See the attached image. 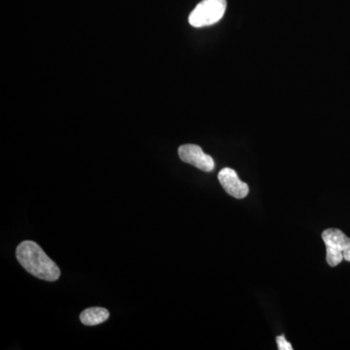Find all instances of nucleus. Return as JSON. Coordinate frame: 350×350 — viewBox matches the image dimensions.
I'll return each instance as SVG.
<instances>
[{"instance_id":"f257e3e1","label":"nucleus","mask_w":350,"mask_h":350,"mask_svg":"<svg viewBox=\"0 0 350 350\" xmlns=\"http://www.w3.org/2000/svg\"><path fill=\"white\" fill-rule=\"evenodd\" d=\"M16 257L23 268L39 280L56 282L61 276V269L47 256L42 248L34 241H23L18 245Z\"/></svg>"},{"instance_id":"20e7f679","label":"nucleus","mask_w":350,"mask_h":350,"mask_svg":"<svg viewBox=\"0 0 350 350\" xmlns=\"http://www.w3.org/2000/svg\"><path fill=\"white\" fill-rule=\"evenodd\" d=\"M178 155L184 163H190L202 172H213L215 167L213 157L206 155L199 145H181L178 148Z\"/></svg>"},{"instance_id":"39448f33","label":"nucleus","mask_w":350,"mask_h":350,"mask_svg":"<svg viewBox=\"0 0 350 350\" xmlns=\"http://www.w3.org/2000/svg\"><path fill=\"white\" fill-rule=\"evenodd\" d=\"M219 182L226 192L236 199H243L250 193L248 185L239 178L236 170L225 167L218 174Z\"/></svg>"},{"instance_id":"0eeeda50","label":"nucleus","mask_w":350,"mask_h":350,"mask_svg":"<svg viewBox=\"0 0 350 350\" xmlns=\"http://www.w3.org/2000/svg\"><path fill=\"white\" fill-rule=\"evenodd\" d=\"M276 344H278V347L280 350H293V347H292L289 342H287L284 336L276 337Z\"/></svg>"},{"instance_id":"7ed1b4c3","label":"nucleus","mask_w":350,"mask_h":350,"mask_svg":"<svg viewBox=\"0 0 350 350\" xmlns=\"http://www.w3.org/2000/svg\"><path fill=\"white\" fill-rule=\"evenodd\" d=\"M227 9V0H202L189 16V24L194 27L216 24Z\"/></svg>"},{"instance_id":"f03ea898","label":"nucleus","mask_w":350,"mask_h":350,"mask_svg":"<svg viewBox=\"0 0 350 350\" xmlns=\"http://www.w3.org/2000/svg\"><path fill=\"white\" fill-rule=\"evenodd\" d=\"M326 245V261L330 267H337L342 260L350 262V238L338 229H327L322 232Z\"/></svg>"},{"instance_id":"423d86ee","label":"nucleus","mask_w":350,"mask_h":350,"mask_svg":"<svg viewBox=\"0 0 350 350\" xmlns=\"http://www.w3.org/2000/svg\"><path fill=\"white\" fill-rule=\"evenodd\" d=\"M109 315V312L105 308H89L80 314V320L84 325L94 326L107 321Z\"/></svg>"}]
</instances>
